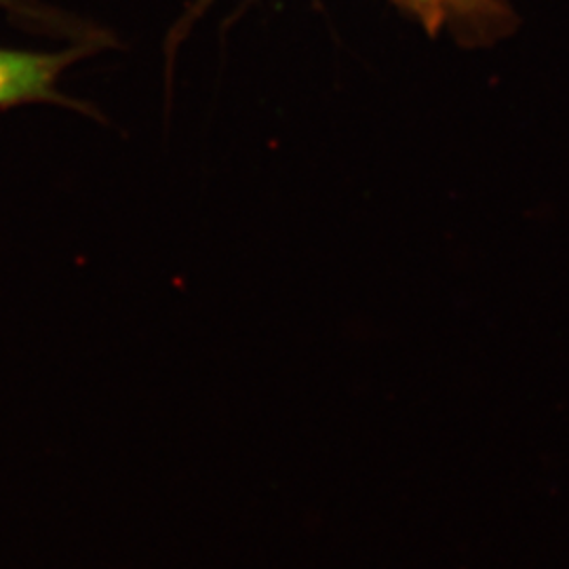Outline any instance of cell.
<instances>
[{
    "mask_svg": "<svg viewBox=\"0 0 569 569\" xmlns=\"http://www.w3.org/2000/svg\"><path fill=\"white\" fill-rule=\"evenodd\" d=\"M68 56L0 49V106L49 98Z\"/></svg>",
    "mask_w": 569,
    "mask_h": 569,
    "instance_id": "6da1fadb",
    "label": "cell"
}]
</instances>
